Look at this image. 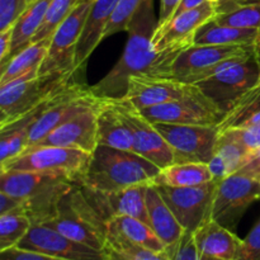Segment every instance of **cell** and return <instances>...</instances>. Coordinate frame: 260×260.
Listing matches in <instances>:
<instances>
[{
    "mask_svg": "<svg viewBox=\"0 0 260 260\" xmlns=\"http://www.w3.org/2000/svg\"><path fill=\"white\" fill-rule=\"evenodd\" d=\"M213 154L220 155L228 164L230 174H234L240 170L250 152L230 135L226 132H220Z\"/></svg>",
    "mask_w": 260,
    "mask_h": 260,
    "instance_id": "e575fe53",
    "label": "cell"
},
{
    "mask_svg": "<svg viewBox=\"0 0 260 260\" xmlns=\"http://www.w3.org/2000/svg\"><path fill=\"white\" fill-rule=\"evenodd\" d=\"M179 3L180 0H160V13L159 18H157V28L162 27L165 23L169 22Z\"/></svg>",
    "mask_w": 260,
    "mask_h": 260,
    "instance_id": "bcb514c9",
    "label": "cell"
},
{
    "mask_svg": "<svg viewBox=\"0 0 260 260\" xmlns=\"http://www.w3.org/2000/svg\"><path fill=\"white\" fill-rule=\"evenodd\" d=\"M254 56H255V60L256 62H258L259 71H260V42H258L255 46H254Z\"/></svg>",
    "mask_w": 260,
    "mask_h": 260,
    "instance_id": "c3c4849f",
    "label": "cell"
},
{
    "mask_svg": "<svg viewBox=\"0 0 260 260\" xmlns=\"http://www.w3.org/2000/svg\"><path fill=\"white\" fill-rule=\"evenodd\" d=\"M53 96H51V98H53ZM51 98L43 104H41L35 111L30 112L29 114L23 117L20 121L15 122L14 124L7 127V128L0 129V164H4L8 160L18 156L27 149L30 127L35 123L36 119L40 117V114L42 113Z\"/></svg>",
    "mask_w": 260,
    "mask_h": 260,
    "instance_id": "4316f807",
    "label": "cell"
},
{
    "mask_svg": "<svg viewBox=\"0 0 260 260\" xmlns=\"http://www.w3.org/2000/svg\"><path fill=\"white\" fill-rule=\"evenodd\" d=\"M95 0H80L51 37L38 75H75V53L83 25Z\"/></svg>",
    "mask_w": 260,
    "mask_h": 260,
    "instance_id": "ba28073f",
    "label": "cell"
},
{
    "mask_svg": "<svg viewBox=\"0 0 260 260\" xmlns=\"http://www.w3.org/2000/svg\"><path fill=\"white\" fill-rule=\"evenodd\" d=\"M103 102L61 123L37 145L69 147L93 154L98 146V113Z\"/></svg>",
    "mask_w": 260,
    "mask_h": 260,
    "instance_id": "e0dca14e",
    "label": "cell"
},
{
    "mask_svg": "<svg viewBox=\"0 0 260 260\" xmlns=\"http://www.w3.org/2000/svg\"><path fill=\"white\" fill-rule=\"evenodd\" d=\"M254 46L190 45L180 51L170 68V78L196 85L222 70L228 63L251 55Z\"/></svg>",
    "mask_w": 260,
    "mask_h": 260,
    "instance_id": "8992f818",
    "label": "cell"
},
{
    "mask_svg": "<svg viewBox=\"0 0 260 260\" xmlns=\"http://www.w3.org/2000/svg\"><path fill=\"white\" fill-rule=\"evenodd\" d=\"M216 5V23L260 30V0H221Z\"/></svg>",
    "mask_w": 260,
    "mask_h": 260,
    "instance_id": "484cf974",
    "label": "cell"
},
{
    "mask_svg": "<svg viewBox=\"0 0 260 260\" xmlns=\"http://www.w3.org/2000/svg\"><path fill=\"white\" fill-rule=\"evenodd\" d=\"M210 3H213V4H217L218 2H221V0H208Z\"/></svg>",
    "mask_w": 260,
    "mask_h": 260,
    "instance_id": "681fc988",
    "label": "cell"
},
{
    "mask_svg": "<svg viewBox=\"0 0 260 260\" xmlns=\"http://www.w3.org/2000/svg\"><path fill=\"white\" fill-rule=\"evenodd\" d=\"M19 211L25 212V200L7 194L0 190V216Z\"/></svg>",
    "mask_w": 260,
    "mask_h": 260,
    "instance_id": "b9f144b4",
    "label": "cell"
},
{
    "mask_svg": "<svg viewBox=\"0 0 260 260\" xmlns=\"http://www.w3.org/2000/svg\"><path fill=\"white\" fill-rule=\"evenodd\" d=\"M79 2L80 0H51L45 19H43L42 24H41L38 32L36 33L32 42L52 37L58 25L68 18V15L73 12V9Z\"/></svg>",
    "mask_w": 260,
    "mask_h": 260,
    "instance_id": "d6a6232c",
    "label": "cell"
},
{
    "mask_svg": "<svg viewBox=\"0 0 260 260\" xmlns=\"http://www.w3.org/2000/svg\"><path fill=\"white\" fill-rule=\"evenodd\" d=\"M207 2H208V0H180V3L178 4L177 9H175V12L173 13V15H172V18H170V19L175 18L177 15L182 14V13L187 12V10L194 9V8L201 7V5L205 4V3H207Z\"/></svg>",
    "mask_w": 260,
    "mask_h": 260,
    "instance_id": "7dc6e473",
    "label": "cell"
},
{
    "mask_svg": "<svg viewBox=\"0 0 260 260\" xmlns=\"http://www.w3.org/2000/svg\"><path fill=\"white\" fill-rule=\"evenodd\" d=\"M146 2L147 0H118L109 18L108 25L104 32V38L118 32H127L129 23Z\"/></svg>",
    "mask_w": 260,
    "mask_h": 260,
    "instance_id": "d590c367",
    "label": "cell"
},
{
    "mask_svg": "<svg viewBox=\"0 0 260 260\" xmlns=\"http://www.w3.org/2000/svg\"><path fill=\"white\" fill-rule=\"evenodd\" d=\"M147 185L149 184L134 185L117 192H95L83 185L80 187L89 202L106 222L112 216L124 215L139 218L149 225L146 203Z\"/></svg>",
    "mask_w": 260,
    "mask_h": 260,
    "instance_id": "ac0fdd59",
    "label": "cell"
},
{
    "mask_svg": "<svg viewBox=\"0 0 260 260\" xmlns=\"http://www.w3.org/2000/svg\"><path fill=\"white\" fill-rule=\"evenodd\" d=\"M238 173L253 178V179L260 180V147L248 155L245 162Z\"/></svg>",
    "mask_w": 260,
    "mask_h": 260,
    "instance_id": "7bdbcfd3",
    "label": "cell"
},
{
    "mask_svg": "<svg viewBox=\"0 0 260 260\" xmlns=\"http://www.w3.org/2000/svg\"><path fill=\"white\" fill-rule=\"evenodd\" d=\"M213 180L207 162H175L159 172L152 184L194 187Z\"/></svg>",
    "mask_w": 260,
    "mask_h": 260,
    "instance_id": "83f0119b",
    "label": "cell"
},
{
    "mask_svg": "<svg viewBox=\"0 0 260 260\" xmlns=\"http://www.w3.org/2000/svg\"><path fill=\"white\" fill-rule=\"evenodd\" d=\"M236 260H260V221L243 240Z\"/></svg>",
    "mask_w": 260,
    "mask_h": 260,
    "instance_id": "ab89813d",
    "label": "cell"
},
{
    "mask_svg": "<svg viewBox=\"0 0 260 260\" xmlns=\"http://www.w3.org/2000/svg\"><path fill=\"white\" fill-rule=\"evenodd\" d=\"M259 83L260 71L253 52L228 63L222 70L196 85L226 114L241 95Z\"/></svg>",
    "mask_w": 260,
    "mask_h": 260,
    "instance_id": "52a82bcc",
    "label": "cell"
},
{
    "mask_svg": "<svg viewBox=\"0 0 260 260\" xmlns=\"http://www.w3.org/2000/svg\"><path fill=\"white\" fill-rule=\"evenodd\" d=\"M149 225L165 248L174 246L184 235V229L160 194L155 184L147 185L146 192Z\"/></svg>",
    "mask_w": 260,
    "mask_h": 260,
    "instance_id": "603a6c76",
    "label": "cell"
},
{
    "mask_svg": "<svg viewBox=\"0 0 260 260\" xmlns=\"http://www.w3.org/2000/svg\"><path fill=\"white\" fill-rule=\"evenodd\" d=\"M12 29L0 32V69L9 62L12 56Z\"/></svg>",
    "mask_w": 260,
    "mask_h": 260,
    "instance_id": "f6af8a7d",
    "label": "cell"
},
{
    "mask_svg": "<svg viewBox=\"0 0 260 260\" xmlns=\"http://www.w3.org/2000/svg\"><path fill=\"white\" fill-rule=\"evenodd\" d=\"M260 200V180L234 173L217 182L211 218L235 231L246 211Z\"/></svg>",
    "mask_w": 260,
    "mask_h": 260,
    "instance_id": "9c48e42d",
    "label": "cell"
},
{
    "mask_svg": "<svg viewBox=\"0 0 260 260\" xmlns=\"http://www.w3.org/2000/svg\"><path fill=\"white\" fill-rule=\"evenodd\" d=\"M174 152L175 162H208L213 156L217 126L154 123Z\"/></svg>",
    "mask_w": 260,
    "mask_h": 260,
    "instance_id": "7c38bea8",
    "label": "cell"
},
{
    "mask_svg": "<svg viewBox=\"0 0 260 260\" xmlns=\"http://www.w3.org/2000/svg\"><path fill=\"white\" fill-rule=\"evenodd\" d=\"M193 239L198 253L220 260H236L243 245L234 231L211 217L193 233Z\"/></svg>",
    "mask_w": 260,
    "mask_h": 260,
    "instance_id": "ffe728a7",
    "label": "cell"
},
{
    "mask_svg": "<svg viewBox=\"0 0 260 260\" xmlns=\"http://www.w3.org/2000/svg\"><path fill=\"white\" fill-rule=\"evenodd\" d=\"M29 5V0H0V32L12 29Z\"/></svg>",
    "mask_w": 260,
    "mask_h": 260,
    "instance_id": "74e56055",
    "label": "cell"
},
{
    "mask_svg": "<svg viewBox=\"0 0 260 260\" xmlns=\"http://www.w3.org/2000/svg\"><path fill=\"white\" fill-rule=\"evenodd\" d=\"M108 101H111L131 131L135 152L149 159L160 169L174 164V152L170 145L139 108L124 98Z\"/></svg>",
    "mask_w": 260,
    "mask_h": 260,
    "instance_id": "8fae6325",
    "label": "cell"
},
{
    "mask_svg": "<svg viewBox=\"0 0 260 260\" xmlns=\"http://www.w3.org/2000/svg\"><path fill=\"white\" fill-rule=\"evenodd\" d=\"M98 145L134 151L131 131L108 99H104L98 113Z\"/></svg>",
    "mask_w": 260,
    "mask_h": 260,
    "instance_id": "cb8c5ba5",
    "label": "cell"
},
{
    "mask_svg": "<svg viewBox=\"0 0 260 260\" xmlns=\"http://www.w3.org/2000/svg\"><path fill=\"white\" fill-rule=\"evenodd\" d=\"M50 3L51 0H33L29 3L24 13L20 15L12 29V56L10 58L32 43L36 33L38 32L43 19H45Z\"/></svg>",
    "mask_w": 260,
    "mask_h": 260,
    "instance_id": "f1b7e54d",
    "label": "cell"
},
{
    "mask_svg": "<svg viewBox=\"0 0 260 260\" xmlns=\"http://www.w3.org/2000/svg\"><path fill=\"white\" fill-rule=\"evenodd\" d=\"M160 168L135 151L98 145L79 183L95 192H117L140 184H152Z\"/></svg>",
    "mask_w": 260,
    "mask_h": 260,
    "instance_id": "7a4b0ae2",
    "label": "cell"
},
{
    "mask_svg": "<svg viewBox=\"0 0 260 260\" xmlns=\"http://www.w3.org/2000/svg\"><path fill=\"white\" fill-rule=\"evenodd\" d=\"M118 0H95L83 25L80 38L76 46L75 71L85 68L89 57L94 52L102 40L108 25L109 18L113 13Z\"/></svg>",
    "mask_w": 260,
    "mask_h": 260,
    "instance_id": "44dd1931",
    "label": "cell"
},
{
    "mask_svg": "<svg viewBox=\"0 0 260 260\" xmlns=\"http://www.w3.org/2000/svg\"><path fill=\"white\" fill-rule=\"evenodd\" d=\"M33 226L25 212H12L0 216V251L18 246Z\"/></svg>",
    "mask_w": 260,
    "mask_h": 260,
    "instance_id": "1f68e13d",
    "label": "cell"
},
{
    "mask_svg": "<svg viewBox=\"0 0 260 260\" xmlns=\"http://www.w3.org/2000/svg\"><path fill=\"white\" fill-rule=\"evenodd\" d=\"M43 225L71 240L106 250L107 222L89 202L79 183L60 201L55 217Z\"/></svg>",
    "mask_w": 260,
    "mask_h": 260,
    "instance_id": "277c9868",
    "label": "cell"
},
{
    "mask_svg": "<svg viewBox=\"0 0 260 260\" xmlns=\"http://www.w3.org/2000/svg\"><path fill=\"white\" fill-rule=\"evenodd\" d=\"M51 38L37 41L28 45L18 53H15L9 62L4 66L0 73V85L9 83L17 76L23 75L35 69H40L47 56L48 48H50Z\"/></svg>",
    "mask_w": 260,
    "mask_h": 260,
    "instance_id": "f546056e",
    "label": "cell"
},
{
    "mask_svg": "<svg viewBox=\"0 0 260 260\" xmlns=\"http://www.w3.org/2000/svg\"><path fill=\"white\" fill-rule=\"evenodd\" d=\"M216 17V5L205 3L201 7L187 10L157 28L152 42L157 51L172 46H188L194 43V36L201 27Z\"/></svg>",
    "mask_w": 260,
    "mask_h": 260,
    "instance_id": "d6986e66",
    "label": "cell"
},
{
    "mask_svg": "<svg viewBox=\"0 0 260 260\" xmlns=\"http://www.w3.org/2000/svg\"><path fill=\"white\" fill-rule=\"evenodd\" d=\"M0 260H65L56 256L48 255V254L37 253V251L25 250L18 246L10 248L8 250L0 251Z\"/></svg>",
    "mask_w": 260,
    "mask_h": 260,
    "instance_id": "60d3db41",
    "label": "cell"
},
{
    "mask_svg": "<svg viewBox=\"0 0 260 260\" xmlns=\"http://www.w3.org/2000/svg\"><path fill=\"white\" fill-rule=\"evenodd\" d=\"M207 164L215 182H220V180L225 179L226 177L231 175L230 172H229L228 164L218 154H213V156L211 157V160Z\"/></svg>",
    "mask_w": 260,
    "mask_h": 260,
    "instance_id": "ee69618b",
    "label": "cell"
},
{
    "mask_svg": "<svg viewBox=\"0 0 260 260\" xmlns=\"http://www.w3.org/2000/svg\"><path fill=\"white\" fill-rule=\"evenodd\" d=\"M38 71L35 69L0 85V129L20 121L74 81V76H41Z\"/></svg>",
    "mask_w": 260,
    "mask_h": 260,
    "instance_id": "3957f363",
    "label": "cell"
},
{
    "mask_svg": "<svg viewBox=\"0 0 260 260\" xmlns=\"http://www.w3.org/2000/svg\"><path fill=\"white\" fill-rule=\"evenodd\" d=\"M107 241H121L154 251L167 250L161 240L146 222L124 215L112 216L107 220Z\"/></svg>",
    "mask_w": 260,
    "mask_h": 260,
    "instance_id": "7402d4cb",
    "label": "cell"
},
{
    "mask_svg": "<svg viewBox=\"0 0 260 260\" xmlns=\"http://www.w3.org/2000/svg\"><path fill=\"white\" fill-rule=\"evenodd\" d=\"M106 253L109 260H172L167 250L154 251L121 241H107Z\"/></svg>",
    "mask_w": 260,
    "mask_h": 260,
    "instance_id": "836d02e7",
    "label": "cell"
},
{
    "mask_svg": "<svg viewBox=\"0 0 260 260\" xmlns=\"http://www.w3.org/2000/svg\"><path fill=\"white\" fill-rule=\"evenodd\" d=\"M30 2H33V0H29V3H30Z\"/></svg>",
    "mask_w": 260,
    "mask_h": 260,
    "instance_id": "f907efd6",
    "label": "cell"
},
{
    "mask_svg": "<svg viewBox=\"0 0 260 260\" xmlns=\"http://www.w3.org/2000/svg\"><path fill=\"white\" fill-rule=\"evenodd\" d=\"M141 112L152 123L218 126L225 117V112L202 91L169 103L149 107Z\"/></svg>",
    "mask_w": 260,
    "mask_h": 260,
    "instance_id": "4fadbf2b",
    "label": "cell"
},
{
    "mask_svg": "<svg viewBox=\"0 0 260 260\" xmlns=\"http://www.w3.org/2000/svg\"><path fill=\"white\" fill-rule=\"evenodd\" d=\"M260 113V83L256 84L251 89H249L244 95L236 101L226 112L225 117L218 124L220 131H225L229 128H236V127L249 126L253 118Z\"/></svg>",
    "mask_w": 260,
    "mask_h": 260,
    "instance_id": "4dcf8cb0",
    "label": "cell"
},
{
    "mask_svg": "<svg viewBox=\"0 0 260 260\" xmlns=\"http://www.w3.org/2000/svg\"><path fill=\"white\" fill-rule=\"evenodd\" d=\"M198 91L201 90L197 85L182 83L170 76L139 74L129 78L123 98L141 111L193 95Z\"/></svg>",
    "mask_w": 260,
    "mask_h": 260,
    "instance_id": "9a60e30c",
    "label": "cell"
},
{
    "mask_svg": "<svg viewBox=\"0 0 260 260\" xmlns=\"http://www.w3.org/2000/svg\"><path fill=\"white\" fill-rule=\"evenodd\" d=\"M91 154L61 146L37 145L0 164V170H22L62 175L74 183H80L90 162Z\"/></svg>",
    "mask_w": 260,
    "mask_h": 260,
    "instance_id": "5b68a950",
    "label": "cell"
},
{
    "mask_svg": "<svg viewBox=\"0 0 260 260\" xmlns=\"http://www.w3.org/2000/svg\"><path fill=\"white\" fill-rule=\"evenodd\" d=\"M167 251L172 260H220L198 253L194 239H193V233H188V231H185L183 238L174 246L168 248Z\"/></svg>",
    "mask_w": 260,
    "mask_h": 260,
    "instance_id": "8d00e7d4",
    "label": "cell"
},
{
    "mask_svg": "<svg viewBox=\"0 0 260 260\" xmlns=\"http://www.w3.org/2000/svg\"><path fill=\"white\" fill-rule=\"evenodd\" d=\"M18 248L65 260H109L106 250L71 240L45 225H33Z\"/></svg>",
    "mask_w": 260,
    "mask_h": 260,
    "instance_id": "2e32d148",
    "label": "cell"
},
{
    "mask_svg": "<svg viewBox=\"0 0 260 260\" xmlns=\"http://www.w3.org/2000/svg\"><path fill=\"white\" fill-rule=\"evenodd\" d=\"M156 28L154 0H147L127 28L128 38L119 60L103 79L90 86L94 95L101 99L123 98L129 78L139 74L170 76L175 57L187 47L172 46L157 51L152 42Z\"/></svg>",
    "mask_w": 260,
    "mask_h": 260,
    "instance_id": "6da1fadb",
    "label": "cell"
},
{
    "mask_svg": "<svg viewBox=\"0 0 260 260\" xmlns=\"http://www.w3.org/2000/svg\"><path fill=\"white\" fill-rule=\"evenodd\" d=\"M103 101L104 99L94 95L90 86L88 88L83 84L73 81L68 88L51 98L42 113L32 124L27 149L37 145L51 131L70 119L71 117L76 116L86 109L99 106Z\"/></svg>",
    "mask_w": 260,
    "mask_h": 260,
    "instance_id": "30bf717a",
    "label": "cell"
},
{
    "mask_svg": "<svg viewBox=\"0 0 260 260\" xmlns=\"http://www.w3.org/2000/svg\"><path fill=\"white\" fill-rule=\"evenodd\" d=\"M216 185L217 182L211 180L194 187H156L184 231L194 233L211 217Z\"/></svg>",
    "mask_w": 260,
    "mask_h": 260,
    "instance_id": "5bb4252c",
    "label": "cell"
},
{
    "mask_svg": "<svg viewBox=\"0 0 260 260\" xmlns=\"http://www.w3.org/2000/svg\"><path fill=\"white\" fill-rule=\"evenodd\" d=\"M220 132H226V134L230 135L233 139L240 142L249 152L255 151L256 149L260 147V124L236 127V128H229Z\"/></svg>",
    "mask_w": 260,
    "mask_h": 260,
    "instance_id": "f35d334b",
    "label": "cell"
},
{
    "mask_svg": "<svg viewBox=\"0 0 260 260\" xmlns=\"http://www.w3.org/2000/svg\"><path fill=\"white\" fill-rule=\"evenodd\" d=\"M260 42V30L218 24L210 20L194 36L196 45L255 46Z\"/></svg>",
    "mask_w": 260,
    "mask_h": 260,
    "instance_id": "d4e9b609",
    "label": "cell"
}]
</instances>
